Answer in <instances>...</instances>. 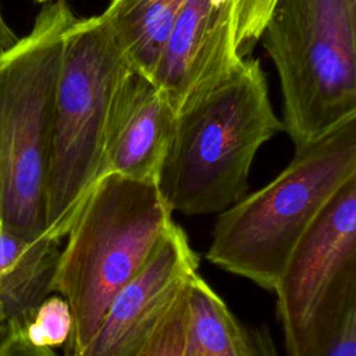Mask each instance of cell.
Masks as SVG:
<instances>
[{
    "instance_id": "6da1fadb",
    "label": "cell",
    "mask_w": 356,
    "mask_h": 356,
    "mask_svg": "<svg viewBox=\"0 0 356 356\" xmlns=\"http://www.w3.org/2000/svg\"><path fill=\"white\" fill-rule=\"evenodd\" d=\"M281 131L260 60L235 57L178 106L157 179L163 199L186 216L225 210L245 195L257 150Z\"/></svg>"
},
{
    "instance_id": "7a4b0ae2",
    "label": "cell",
    "mask_w": 356,
    "mask_h": 356,
    "mask_svg": "<svg viewBox=\"0 0 356 356\" xmlns=\"http://www.w3.org/2000/svg\"><path fill=\"white\" fill-rule=\"evenodd\" d=\"M174 222L154 181L110 174L92 184L65 234L50 284L72 314L65 356L86 348L114 295Z\"/></svg>"
},
{
    "instance_id": "3957f363",
    "label": "cell",
    "mask_w": 356,
    "mask_h": 356,
    "mask_svg": "<svg viewBox=\"0 0 356 356\" xmlns=\"http://www.w3.org/2000/svg\"><path fill=\"white\" fill-rule=\"evenodd\" d=\"M356 177V115L295 150L268 184L220 211L206 259L274 291L298 242Z\"/></svg>"
},
{
    "instance_id": "277c9868",
    "label": "cell",
    "mask_w": 356,
    "mask_h": 356,
    "mask_svg": "<svg viewBox=\"0 0 356 356\" xmlns=\"http://www.w3.org/2000/svg\"><path fill=\"white\" fill-rule=\"evenodd\" d=\"M75 19L65 0L47 1L31 32L0 56V227L28 238L46 235L53 103Z\"/></svg>"
},
{
    "instance_id": "5b68a950",
    "label": "cell",
    "mask_w": 356,
    "mask_h": 356,
    "mask_svg": "<svg viewBox=\"0 0 356 356\" xmlns=\"http://www.w3.org/2000/svg\"><path fill=\"white\" fill-rule=\"evenodd\" d=\"M260 40L295 149L356 115V14L346 0H275Z\"/></svg>"
},
{
    "instance_id": "8992f818",
    "label": "cell",
    "mask_w": 356,
    "mask_h": 356,
    "mask_svg": "<svg viewBox=\"0 0 356 356\" xmlns=\"http://www.w3.org/2000/svg\"><path fill=\"white\" fill-rule=\"evenodd\" d=\"M129 64L102 15L78 18L64 39L44 191V234L63 239L93 184L115 88Z\"/></svg>"
},
{
    "instance_id": "52a82bcc",
    "label": "cell",
    "mask_w": 356,
    "mask_h": 356,
    "mask_svg": "<svg viewBox=\"0 0 356 356\" xmlns=\"http://www.w3.org/2000/svg\"><path fill=\"white\" fill-rule=\"evenodd\" d=\"M273 292L288 356H321L356 307V177L298 242Z\"/></svg>"
},
{
    "instance_id": "ba28073f",
    "label": "cell",
    "mask_w": 356,
    "mask_h": 356,
    "mask_svg": "<svg viewBox=\"0 0 356 356\" xmlns=\"http://www.w3.org/2000/svg\"><path fill=\"white\" fill-rule=\"evenodd\" d=\"M197 268L186 234L174 222L142 268L114 295L78 356H134Z\"/></svg>"
},
{
    "instance_id": "9c48e42d",
    "label": "cell",
    "mask_w": 356,
    "mask_h": 356,
    "mask_svg": "<svg viewBox=\"0 0 356 356\" xmlns=\"http://www.w3.org/2000/svg\"><path fill=\"white\" fill-rule=\"evenodd\" d=\"M174 120L164 92L153 79L128 67L110 103L93 184L110 174L157 182Z\"/></svg>"
},
{
    "instance_id": "30bf717a",
    "label": "cell",
    "mask_w": 356,
    "mask_h": 356,
    "mask_svg": "<svg viewBox=\"0 0 356 356\" xmlns=\"http://www.w3.org/2000/svg\"><path fill=\"white\" fill-rule=\"evenodd\" d=\"M234 0H188L182 7L153 74L174 114L199 82L235 57Z\"/></svg>"
},
{
    "instance_id": "8fae6325",
    "label": "cell",
    "mask_w": 356,
    "mask_h": 356,
    "mask_svg": "<svg viewBox=\"0 0 356 356\" xmlns=\"http://www.w3.org/2000/svg\"><path fill=\"white\" fill-rule=\"evenodd\" d=\"M61 241L28 238L0 227V310L25 318L47 295Z\"/></svg>"
},
{
    "instance_id": "7c38bea8",
    "label": "cell",
    "mask_w": 356,
    "mask_h": 356,
    "mask_svg": "<svg viewBox=\"0 0 356 356\" xmlns=\"http://www.w3.org/2000/svg\"><path fill=\"white\" fill-rule=\"evenodd\" d=\"M186 1L110 0L100 15L129 67L152 79Z\"/></svg>"
},
{
    "instance_id": "4fadbf2b",
    "label": "cell",
    "mask_w": 356,
    "mask_h": 356,
    "mask_svg": "<svg viewBox=\"0 0 356 356\" xmlns=\"http://www.w3.org/2000/svg\"><path fill=\"white\" fill-rule=\"evenodd\" d=\"M186 337L199 356H254L249 331L199 273L186 285Z\"/></svg>"
},
{
    "instance_id": "5bb4252c",
    "label": "cell",
    "mask_w": 356,
    "mask_h": 356,
    "mask_svg": "<svg viewBox=\"0 0 356 356\" xmlns=\"http://www.w3.org/2000/svg\"><path fill=\"white\" fill-rule=\"evenodd\" d=\"M19 323L24 338L40 348H57L64 345L72 330V314L67 300L54 293L47 295Z\"/></svg>"
},
{
    "instance_id": "9a60e30c",
    "label": "cell",
    "mask_w": 356,
    "mask_h": 356,
    "mask_svg": "<svg viewBox=\"0 0 356 356\" xmlns=\"http://www.w3.org/2000/svg\"><path fill=\"white\" fill-rule=\"evenodd\" d=\"M186 285L134 356H199L186 337Z\"/></svg>"
},
{
    "instance_id": "2e32d148",
    "label": "cell",
    "mask_w": 356,
    "mask_h": 356,
    "mask_svg": "<svg viewBox=\"0 0 356 356\" xmlns=\"http://www.w3.org/2000/svg\"><path fill=\"white\" fill-rule=\"evenodd\" d=\"M275 0H234L235 43L238 54L248 57L260 40Z\"/></svg>"
},
{
    "instance_id": "e0dca14e",
    "label": "cell",
    "mask_w": 356,
    "mask_h": 356,
    "mask_svg": "<svg viewBox=\"0 0 356 356\" xmlns=\"http://www.w3.org/2000/svg\"><path fill=\"white\" fill-rule=\"evenodd\" d=\"M321 356H356V307L348 313Z\"/></svg>"
},
{
    "instance_id": "ac0fdd59",
    "label": "cell",
    "mask_w": 356,
    "mask_h": 356,
    "mask_svg": "<svg viewBox=\"0 0 356 356\" xmlns=\"http://www.w3.org/2000/svg\"><path fill=\"white\" fill-rule=\"evenodd\" d=\"M0 356H58L51 348H40L29 343L19 328L18 320H14L7 338L0 343Z\"/></svg>"
},
{
    "instance_id": "d6986e66",
    "label": "cell",
    "mask_w": 356,
    "mask_h": 356,
    "mask_svg": "<svg viewBox=\"0 0 356 356\" xmlns=\"http://www.w3.org/2000/svg\"><path fill=\"white\" fill-rule=\"evenodd\" d=\"M249 335L254 350V356H278L271 332L267 327L261 325L257 328H252L249 331Z\"/></svg>"
},
{
    "instance_id": "ffe728a7",
    "label": "cell",
    "mask_w": 356,
    "mask_h": 356,
    "mask_svg": "<svg viewBox=\"0 0 356 356\" xmlns=\"http://www.w3.org/2000/svg\"><path fill=\"white\" fill-rule=\"evenodd\" d=\"M18 39L19 38L11 31V28L6 22L0 8V56H3L7 50H10L18 42Z\"/></svg>"
},
{
    "instance_id": "44dd1931",
    "label": "cell",
    "mask_w": 356,
    "mask_h": 356,
    "mask_svg": "<svg viewBox=\"0 0 356 356\" xmlns=\"http://www.w3.org/2000/svg\"><path fill=\"white\" fill-rule=\"evenodd\" d=\"M13 323H14V320L0 310V343H1V342L7 338V335L10 334L11 328H13Z\"/></svg>"
},
{
    "instance_id": "7402d4cb",
    "label": "cell",
    "mask_w": 356,
    "mask_h": 356,
    "mask_svg": "<svg viewBox=\"0 0 356 356\" xmlns=\"http://www.w3.org/2000/svg\"><path fill=\"white\" fill-rule=\"evenodd\" d=\"M346 3H348V7L350 8V11L356 14V0H346Z\"/></svg>"
},
{
    "instance_id": "603a6c76",
    "label": "cell",
    "mask_w": 356,
    "mask_h": 356,
    "mask_svg": "<svg viewBox=\"0 0 356 356\" xmlns=\"http://www.w3.org/2000/svg\"><path fill=\"white\" fill-rule=\"evenodd\" d=\"M224 1H227V0H211V3H214V4H221V3H224Z\"/></svg>"
},
{
    "instance_id": "cb8c5ba5",
    "label": "cell",
    "mask_w": 356,
    "mask_h": 356,
    "mask_svg": "<svg viewBox=\"0 0 356 356\" xmlns=\"http://www.w3.org/2000/svg\"><path fill=\"white\" fill-rule=\"evenodd\" d=\"M36 1H42L43 3V1H50V0H36Z\"/></svg>"
}]
</instances>
